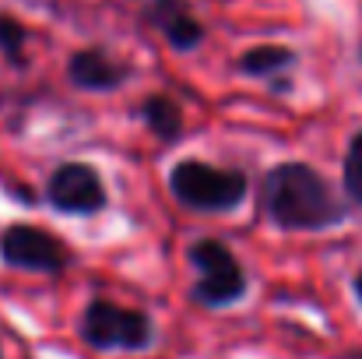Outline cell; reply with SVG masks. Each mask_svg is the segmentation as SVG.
<instances>
[{"instance_id": "1", "label": "cell", "mask_w": 362, "mask_h": 359, "mask_svg": "<svg viewBox=\"0 0 362 359\" xmlns=\"http://www.w3.org/2000/svg\"><path fill=\"white\" fill-rule=\"evenodd\" d=\"M264 205L281 229H327L345 219V208L334 201L324 176L303 162H285L267 176Z\"/></svg>"}, {"instance_id": "2", "label": "cell", "mask_w": 362, "mask_h": 359, "mask_svg": "<svg viewBox=\"0 0 362 359\" xmlns=\"http://www.w3.org/2000/svg\"><path fill=\"white\" fill-rule=\"evenodd\" d=\"M169 187L180 205L194 212H229L246 198V180L236 169H218L201 159H183L169 173Z\"/></svg>"}, {"instance_id": "3", "label": "cell", "mask_w": 362, "mask_h": 359, "mask_svg": "<svg viewBox=\"0 0 362 359\" xmlns=\"http://www.w3.org/2000/svg\"><path fill=\"white\" fill-rule=\"evenodd\" d=\"M81 338L103 353H137L155 338L151 317L141 310H127L110 300H95L81 317Z\"/></svg>"}, {"instance_id": "4", "label": "cell", "mask_w": 362, "mask_h": 359, "mask_svg": "<svg viewBox=\"0 0 362 359\" xmlns=\"http://www.w3.org/2000/svg\"><path fill=\"white\" fill-rule=\"evenodd\" d=\"M190 264L197 268V282L190 296L204 307H229L246 292V275L233 250L218 239H201L190 246Z\"/></svg>"}, {"instance_id": "5", "label": "cell", "mask_w": 362, "mask_h": 359, "mask_svg": "<svg viewBox=\"0 0 362 359\" xmlns=\"http://www.w3.org/2000/svg\"><path fill=\"white\" fill-rule=\"evenodd\" d=\"M0 253L11 268L42 271V275H57L71 261V253L60 239L49 237L46 229H35V226H11L0 239Z\"/></svg>"}, {"instance_id": "6", "label": "cell", "mask_w": 362, "mask_h": 359, "mask_svg": "<svg viewBox=\"0 0 362 359\" xmlns=\"http://www.w3.org/2000/svg\"><path fill=\"white\" fill-rule=\"evenodd\" d=\"M46 194H49V205L67 215H95L106 208V187L99 173L85 162H64L49 176Z\"/></svg>"}, {"instance_id": "7", "label": "cell", "mask_w": 362, "mask_h": 359, "mask_svg": "<svg viewBox=\"0 0 362 359\" xmlns=\"http://www.w3.org/2000/svg\"><path fill=\"white\" fill-rule=\"evenodd\" d=\"M123 78H127V67L110 60L106 53L99 50H85L71 60V81L81 85V89H92V92H103V89H117Z\"/></svg>"}, {"instance_id": "8", "label": "cell", "mask_w": 362, "mask_h": 359, "mask_svg": "<svg viewBox=\"0 0 362 359\" xmlns=\"http://www.w3.org/2000/svg\"><path fill=\"white\" fill-rule=\"evenodd\" d=\"M144 123L155 130V137H162V141H176L180 137V130H183V117H180V106L173 103V99H165V96H151L148 103H144Z\"/></svg>"}, {"instance_id": "9", "label": "cell", "mask_w": 362, "mask_h": 359, "mask_svg": "<svg viewBox=\"0 0 362 359\" xmlns=\"http://www.w3.org/2000/svg\"><path fill=\"white\" fill-rule=\"evenodd\" d=\"M288 64H292V53L285 46H257L240 60V67L246 74H274Z\"/></svg>"}, {"instance_id": "10", "label": "cell", "mask_w": 362, "mask_h": 359, "mask_svg": "<svg viewBox=\"0 0 362 359\" xmlns=\"http://www.w3.org/2000/svg\"><path fill=\"white\" fill-rule=\"evenodd\" d=\"M165 35L173 39V46L190 50V46L201 42V25L194 18H187V14H169L165 18Z\"/></svg>"}, {"instance_id": "11", "label": "cell", "mask_w": 362, "mask_h": 359, "mask_svg": "<svg viewBox=\"0 0 362 359\" xmlns=\"http://www.w3.org/2000/svg\"><path fill=\"white\" fill-rule=\"evenodd\" d=\"M345 187L356 201H362V134H356V141L345 155Z\"/></svg>"}, {"instance_id": "12", "label": "cell", "mask_w": 362, "mask_h": 359, "mask_svg": "<svg viewBox=\"0 0 362 359\" xmlns=\"http://www.w3.org/2000/svg\"><path fill=\"white\" fill-rule=\"evenodd\" d=\"M21 46H25V28H21L14 18H4V14H0V50H4L7 57H18Z\"/></svg>"}, {"instance_id": "13", "label": "cell", "mask_w": 362, "mask_h": 359, "mask_svg": "<svg viewBox=\"0 0 362 359\" xmlns=\"http://www.w3.org/2000/svg\"><path fill=\"white\" fill-rule=\"evenodd\" d=\"M356 296H359V303H362V271H359V278H356Z\"/></svg>"}, {"instance_id": "14", "label": "cell", "mask_w": 362, "mask_h": 359, "mask_svg": "<svg viewBox=\"0 0 362 359\" xmlns=\"http://www.w3.org/2000/svg\"><path fill=\"white\" fill-rule=\"evenodd\" d=\"M359 359H362V353H359Z\"/></svg>"}]
</instances>
